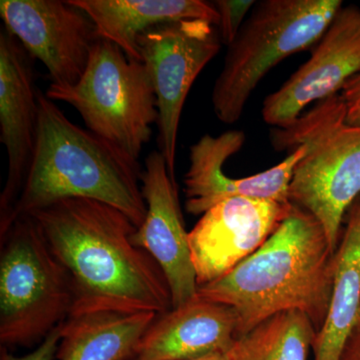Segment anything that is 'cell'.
<instances>
[{
	"mask_svg": "<svg viewBox=\"0 0 360 360\" xmlns=\"http://www.w3.org/2000/svg\"><path fill=\"white\" fill-rule=\"evenodd\" d=\"M27 215L70 277V316L172 309L167 276L134 245L137 227L120 210L89 198H65Z\"/></svg>",
	"mask_w": 360,
	"mask_h": 360,
	"instance_id": "cell-1",
	"label": "cell"
},
{
	"mask_svg": "<svg viewBox=\"0 0 360 360\" xmlns=\"http://www.w3.org/2000/svg\"><path fill=\"white\" fill-rule=\"evenodd\" d=\"M335 252L319 220L293 205L264 245L196 296L233 310L236 338L290 310L307 314L319 331L330 305Z\"/></svg>",
	"mask_w": 360,
	"mask_h": 360,
	"instance_id": "cell-2",
	"label": "cell"
},
{
	"mask_svg": "<svg viewBox=\"0 0 360 360\" xmlns=\"http://www.w3.org/2000/svg\"><path fill=\"white\" fill-rule=\"evenodd\" d=\"M39 129L34 155L6 231L21 215L65 198H89L120 210L136 227L146 219L139 161L66 117L56 103L37 90Z\"/></svg>",
	"mask_w": 360,
	"mask_h": 360,
	"instance_id": "cell-3",
	"label": "cell"
},
{
	"mask_svg": "<svg viewBox=\"0 0 360 360\" xmlns=\"http://www.w3.org/2000/svg\"><path fill=\"white\" fill-rule=\"evenodd\" d=\"M271 143L290 153L304 148L288 200L319 220L336 250L345 215L360 196V127L347 122L341 94L322 99L285 127H274Z\"/></svg>",
	"mask_w": 360,
	"mask_h": 360,
	"instance_id": "cell-4",
	"label": "cell"
},
{
	"mask_svg": "<svg viewBox=\"0 0 360 360\" xmlns=\"http://www.w3.org/2000/svg\"><path fill=\"white\" fill-rule=\"evenodd\" d=\"M342 6L340 0L257 2L229 45L213 86L212 108L220 122H238L262 78L283 59L319 42Z\"/></svg>",
	"mask_w": 360,
	"mask_h": 360,
	"instance_id": "cell-5",
	"label": "cell"
},
{
	"mask_svg": "<svg viewBox=\"0 0 360 360\" xmlns=\"http://www.w3.org/2000/svg\"><path fill=\"white\" fill-rule=\"evenodd\" d=\"M0 341L30 347L70 316V277L32 215L0 233Z\"/></svg>",
	"mask_w": 360,
	"mask_h": 360,
	"instance_id": "cell-6",
	"label": "cell"
},
{
	"mask_svg": "<svg viewBox=\"0 0 360 360\" xmlns=\"http://www.w3.org/2000/svg\"><path fill=\"white\" fill-rule=\"evenodd\" d=\"M45 96L70 104L87 129L136 161L158 122L155 92L146 66L105 39L96 40L77 84H51Z\"/></svg>",
	"mask_w": 360,
	"mask_h": 360,
	"instance_id": "cell-7",
	"label": "cell"
},
{
	"mask_svg": "<svg viewBox=\"0 0 360 360\" xmlns=\"http://www.w3.org/2000/svg\"><path fill=\"white\" fill-rule=\"evenodd\" d=\"M137 44L155 92L160 153L175 181L177 134L184 103L196 78L219 53L221 40L212 22L193 20L149 28Z\"/></svg>",
	"mask_w": 360,
	"mask_h": 360,
	"instance_id": "cell-8",
	"label": "cell"
},
{
	"mask_svg": "<svg viewBox=\"0 0 360 360\" xmlns=\"http://www.w3.org/2000/svg\"><path fill=\"white\" fill-rule=\"evenodd\" d=\"M6 28L32 58L44 63L51 84L82 78L98 37L94 21L68 0H1Z\"/></svg>",
	"mask_w": 360,
	"mask_h": 360,
	"instance_id": "cell-9",
	"label": "cell"
},
{
	"mask_svg": "<svg viewBox=\"0 0 360 360\" xmlns=\"http://www.w3.org/2000/svg\"><path fill=\"white\" fill-rule=\"evenodd\" d=\"M292 206L231 198L203 213L188 234L198 288L226 276L255 252L288 217Z\"/></svg>",
	"mask_w": 360,
	"mask_h": 360,
	"instance_id": "cell-10",
	"label": "cell"
},
{
	"mask_svg": "<svg viewBox=\"0 0 360 360\" xmlns=\"http://www.w3.org/2000/svg\"><path fill=\"white\" fill-rule=\"evenodd\" d=\"M360 73V8L342 6L319 39L311 56L281 89L265 98L262 117L283 127L309 104L338 94Z\"/></svg>",
	"mask_w": 360,
	"mask_h": 360,
	"instance_id": "cell-11",
	"label": "cell"
},
{
	"mask_svg": "<svg viewBox=\"0 0 360 360\" xmlns=\"http://www.w3.org/2000/svg\"><path fill=\"white\" fill-rule=\"evenodd\" d=\"M141 182L148 212L132 240L162 269L172 292V309H176L195 297L198 284L176 184L160 151L146 158Z\"/></svg>",
	"mask_w": 360,
	"mask_h": 360,
	"instance_id": "cell-12",
	"label": "cell"
},
{
	"mask_svg": "<svg viewBox=\"0 0 360 360\" xmlns=\"http://www.w3.org/2000/svg\"><path fill=\"white\" fill-rule=\"evenodd\" d=\"M245 134L229 130L219 136L202 137L189 149V168L186 174V210L193 215L203 214L213 205L231 198L290 202L288 191L293 172L304 155L296 148L276 167L259 174L231 179L224 174L225 161L243 148Z\"/></svg>",
	"mask_w": 360,
	"mask_h": 360,
	"instance_id": "cell-13",
	"label": "cell"
},
{
	"mask_svg": "<svg viewBox=\"0 0 360 360\" xmlns=\"http://www.w3.org/2000/svg\"><path fill=\"white\" fill-rule=\"evenodd\" d=\"M30 54L6 27L0 32V141L8 175L0 196V225L8 219L30 170L39 129V101Z\"/></svg>",
	"mask_w": 360,
	"mask_h": 360,
	"instance_id": "cell-14",
	"label": "cell"
},
{
	"mask_svg": "<svg viewBox=\"0 0 360 360\" xmlns=\"http://www.w3.org/2000/svg\"><path fill=\"white\" fill-rule=\"evenodd\" d=\"M236 329L231 307L195 295L156 316L139 340L134 360H196L227 354L236 342Z\"/></svg>",
	"mask_w": 360,
	"mask_h": 360,
	"instance_id": "cell-15",
	"label": "cell"
},
{
	"mask_svg": "<svg viewBox=\"0 0 360 360\" xmlns=\"http://www.w3.org/2000/svg\"><path fill=\"white\" fill-rule=\"evenodd\" d=\"M94 21L98 39L117 45L129 58L141 61L139 39L149 28L180 20L219 25L212 4L202 0H68Z\"/></svg>",
	"mask_w": 360,
	"mask_h": 360,
	"instance_id": "cell-16",
	"label": "cell"
},
{
	"mask_svg": "<svg viewBox=\"0 0 360 360\" xmlns=\"http://www.w3.org/2000/svg\"><path fill=\"white\" fill-rule=\"evenodd\" d=\"M333 258V288L328 316L316 333L314 360H340L345 341L360 321V196L345 215Z\"/></svg>",
	"mask_w": 360,
	"mask_h": 360,
	"instance_id": "cell-17",
	"label": "cell"
},
{
	"mask_svg": "<svg viewBox=\"0 0 360 360\" xmlns=\"http://www.w3.org/2000/svg\"><path fill=\"white\" fill-rule=\"evenodd\" d=\"M158 314L91 312L70 316L63 323L56 359L129 360Z\"/></svg>",
	"mask_w": 360,
	"mask_h": 360,
	"instance_id": "cell-18",
	"label": "cell"
},
{
	"mask_svg": "<svg viewBox=\"0 0 360 360\" xmlns=\"http://www.w3.org/2000/svg\"><path fill=\"white\" fill-rule=\"evenodd\" d=\"M317 329L298 310L279 312L236 338L229 360H307Z\"/></svg>",
	"mask_w": 360,
	"mask_h": 360,
	"instance_id": "cell-19",
	"label": "cell"
},
{
	"mask_svg": "<svg viewBox=\"0 0 360 360\" xmlns=\"http://www.w3.org/2000/svg\"><path fill=\"white\" fill-rule=\"evenodd\" d=\"M257 2L252 0H217L213 6L219 13V30L222 44H229L233 42L241 27L245 22V18Z\"/></svg>",
	"mask_w": 360,
	"mask_h": 360,
	"instance_id": "cell-20",
	"label": "cell"
},
{
	"mask_svg": "<svg viewBox=\"0 0 360 360\" xmlns=\"http://www.w3.org/2000/svg\"><path fill=\"white\" fill-rule=\"evenodd\" d=\"M61 328L63 323L53 329L44 340L40 343L39 347L34 352L26 354L25 356H15L7 352L6 348H1V360H53L56 359V352L60 340Z\"/></svg>",
	"mask_w": 360,
	"mask_h": 360,
	"instance_id": "cell-21",
	"label": "cell"
},
{
	"mask_svg": "<svg viewBox=\"0 0 360 360\" xmlns=\"http://www.w3.org/2000/svg\"><path fill=\"white\" fill-rule=\"evenodd\" d=\"M340 94L347 108V122L360 127V73L348 80Z\"/></svg>",
	"mask_w": 360,
	"mask_h": 360,
	"instance_id": "cell-22",
	"label": "cell"
},
{
	"mask_svg": "<svg viewBox=\"0 0 360 360\" xmlns=\"http://www.w3.org/2000/svg\"><path fill=\"white\" fill-rule=\"evenodd\" d=\"M340 360H360V321L345 341Z\"/></svg>",
	"mask_w": 360,
	"mask_h": 360,
	"instance_id": "cell-23",
	"label": "cell"
},
{
	"mask_svg": "<svg viewBox=\"0 0 360 360\" xmlns=\"http://www.w3.org/2000/svg\"><path fill=\"white\" fill-rule=\"evenodd\" d=\"M196 360H229V357L227 354H217L208 355V356L203 357V359Z\"/></svg>",
	"mask_w": 360,
	"mask_h": 360,
	"instance_id": "cell-24",
	"label": "cell"
}]
</instances>
